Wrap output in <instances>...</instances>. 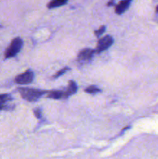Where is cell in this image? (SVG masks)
Wrapping results in <instances>:
<instances>
[{"instance_id":"1","label":"cell","mask_w":158,"mask_h":159,"mask_svg":"<svg viewBox=\"0 0 158 159\" xmlns=\"http://www.w3.org/2000/svg\"><path fill=\"white\" fill-rule=\"evenodd\" d=\"M19 93L21 95L22 98L29 102H35L40 99L43 94L47 93V92L37 89L30 88H19Z\"/></svg>"},{"instance_id":"10","label":"cell","mask_w":158,"mask_h":159,"mask_svg":"<svg viewBox=\"0 0 158 159\" xmlns=\"http://www.w3.org/2000/svg\"><path fill=\"white\" fill-rule=\"evenodd\" d=\"M68 2L66 0H53V1L50 2L47 4V8L48 9H54V8L59 7V6H61L65 5Z\"/></svg>"},{"instance_id":"11","label":"cell","mask_w":158,"mask_h":159,"mask_svg":"<svg viewBox=\"0 0 158 159\" xmlns=\"http://www.w3.org/2000/svg\"><path fill=\"white\" fill-rule=\"evenodd\" d=\"M101 90L98 88L97 86H94V85H91V86H88V88L85 89V92L90 94H95V93H99Z\"/></svg>"},{"instance_id":"2","label":"cell","mask_w":158,"mask_h":159,"mask_svg":"<svg viewBox=\"0 0 158 159\" xmlns=\"http://www.w3.org/2000/svg\"><path fill=\"white\" fill-rule=\"evenodd\" d=\"M23 44V41L20 37L14 38L5 51V58L8 59L15 57L22 49Z\"/></svg>"},{"instance_id":"7","label":"cell","mask_w":158,"mask_h":159,"mask_svg":"<svg viewBox=\"0 0 158 159\" xmlns=\"http://www.w3.org/2000/svg\"><path fill=\"white\" fill-rule=\"evenodd\" d=\"M130 3H131V2L129 1V0H125V1H121L117 5V6H116V9H115V11H116V13L119 14V15L122 14L125 10H126L127 9H128L129 6V5H130Z\"/></svg>"},{"instance_id":"14","label":"cell","mask_w":158,"mask_h":159,"mask_svg":"<svg viewBox=\"0 0 158 159\" xmlns=\"http://www.w3.org/2000/svg\"><path fill=\"white\" fill-rule=\"evenodd\" d=\"M34 114H35V116L38 119L41 118V111H40V109H36V110H34Z\"/></svg>"},{"instance_id":"3","label":"cell","mask_w":158,"mask_h":159,"mask_svg":"<svg viewBox=\"0 0 158 159\" xmlns=\"http://www.w3.org/2000/svg\"><path fill=\"white\" fill-rule=\"evenodd\" d=\"M34 79V73L30 69H28L25 72L19 75L15 78V82L19 85H28L31 83Z\"/></svg>"},{"instance_id":"5","label":"cell","mask_w":158,"mask_h":159,"mask_svg":"<svg viewBox=\"0 0 158 159\" xmlns=\"http://www.w3.org/2000/svg\"><path fill=\"white\" fill-rule=\"evenodd\" d=\"M95 53V51L90 48H86L81 51L78 54V60L81 61H89L92 59L93 55Z\"/></svg>"},{"instance_id":"12","label":"cell","mask_w":158,"mask_h":159,"mask_svg":"<svg viewBox=\"0 0 158 159\" xmlns=\"http://www.w3.org/2000/svg\"><path fill=\"white\" fill-rule=\"evenodd\" d=\"M69 69H70L69 68H62V69L60 70V71H59L58 72L56 73V75L54 76V78H55V79H57V78L60 77V76H61L62 75L64 74V73L66 72L67 71H68V70H69Z\"/></svg>"},{"instance_id":"13","label":"cell","mask_w":158,"mask_h":159,"mask_svg":"<svg viewBox=\"0 0 158 159\" xmlns=\"http://www.w3.org/2000/svg\"><path fill=\"white\" fill-rule=\"evenodd\" d=\"M105 26H102L99 30H97L94 31V34H95L97 37H99V36H101L104 32H105Z\"/></svg>"},{"instance_id":"9","label":"cell","mask_w":158,"mask_h":159,"mask_svg":"<svg viewBox=\"0 0 158 159\" xmlns=\"http://www.w3.org/2000/svg\"><path fill=\"white\" fill-rule=\"evenodd\" d=\"M47 97L54 99H64V91L60 90H55V91H50L47 93Z\"/></svg>"},{"instance_id":"4","label":"cell","mask_w":158,"mask_h":159,"mask_svg":"<svg viewBox=\"0 0 158 159\" xmlns=\"http://www.w3.org/2000/svg\"><path fill=\"white\" fill-rule=\"evenodd\" d=\"M113 42H114V40H113L112 37H111L109 35H107L105 37L101 38L99 40V42H98L97 48L95 49V53L100 54L102 51L107 50L108 48H110L112 45Z\"/></svg>"},{"instance_id":"15","label":"cell","mask_w":158,"mask_h":159,"mask_svg":"<svg viewBox=\"0 0 158 159\" xmlns=\"http://www.w3.org/2000/svg\"><path fill=\"white\" fill-rule=\"evenodd\" d=\"M112 4H114V2L112 1V2H109L108 3V6H112Z\"/></svg>"},{"instance_id":"6","label":"cell","mask_w":158,"mask_h":159,"mask_svg":"<svg viewBox=\"0 0 158 159\" xmlns=\"http://www.w3.org/2000/svg\"><path fill=\"white\" fill-rule=\"evenodd\" d=\"M12 100V97L9 94H1L0 95V111L1 110H11L10 106L9 105V102Z\"/></svg>"},{"instance_id":"16","label":"cell","mask_w":158,"mask_h":159,"mask_svg":"<svg viewBox=\"0 0 158 159\" xmlns=\"http://www.w3.org/2000/svg\"><path fill=\"white\" fill-rule=\"evenodd\" d=\"M156 12H158V6H156Z\"/></svg>"},{"instance_id":"8","label":"cell","mask_w":158,"mask_h":159,"mask_svg":"<svg viewBox=\"0 0 158 159\" xmlns=\"http://www.w3.org/2000/svg\"><path fill=\"white\" fill-rule=\"evenodd\" d=\"M77 84L75 83V82H74V81L72 80L70 81L68 89L64 91V99H67V98L69 97L70 96L74 94V93L77 92Z\"/></svg>"},{"instance_id":"17","label":"cell","mask_w":158,"mask_h":159,"mask_svg":"<svg viewBox=\"0 0 158 159\" xmlns=\"http://www.w3.org/2000/svg\"><path fill=\"white\" fill-rule=\"evenodd\" d=\"M0 27H2V26H1V25H0Z\"/></svg>"}]
</instances>
